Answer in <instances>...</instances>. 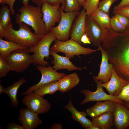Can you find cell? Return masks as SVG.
<instances>
[{"label":"cell","instance_id":"9c48e42d","mask_svg":"<svg viewBox=\"0 0 129 129\" xmlns=\"http://www.w3.org/2000/svg\"><path fill=\"white\" fill-rule=\"evenodd\" d=\"M22 101L27 108L39 114L47 113L51 107V104L47 100L34 91L24 96Z\"/></svg>","mask_w":129,"mask_h":129},{"label":"cell","instance_id":"484cf974","mask_svg":"<svg viewBox=\"0 0 129 129\" xmlns=\"http://www.w3.org/2000/svg\"><path fill=\"white\" fill-rule=\"evenodd\" d=\"M59 91L58 81H54L46 84L35 90L34 91L43 97L46 94L52 95Z\"/></svg>","mask_w":129,"mask_h":129},{"label":"cell","instance_id":"4316f807","mask_svg":"<svg viewBox=\"0 0 129 129\" xmlns=\"http://www.w3.org/2000/svg\"><path fill=\"white\" fill-rule=\"evenodd\" d=\"M11 12L9 7L2 5L0 9V24L4 28L6 27L11 22Z\"/></svg>","mask_w":129,"mask_h":129},{"label":"cell","instance_id":"d4e9b609","mask_svg":"<svg viewBox=\"0 0 129 129\" xmlns=\"http://www.w3.org/2000/svg\"><path fill=\"white\" fill-rule=\"evenodd\" d=\"M24 48H26L13 42L0 39V55L5 58L12 52Z\"/></svg>","mask_w":129,"mask_h":129},{"label":"cell","instance_id":"b9f144b4","mask_svg":"<svg viewBox=\"0 0 129 129\" xmlns=\"http://www.w3.org/2000/svg\"><path fill=\"white\" fill-rule=\"evenodd\" d=\"M5 31V28L0 24V39H2L4 37Z\"/></svg>","mask_w":129,"mask_h":129},{"label":"cell","instance_id":"bcb514c9","mask_svg":"<svg viewBox=\"0 0 129 129\" xmlns=\"http://www.w3.org/2000/svg\"><path fill=\"white\" fill-rule=\"evenodd\" d=\"M124 106L128 109H129V103L125 102Z\"/></svg>","mask_w":129,"mask_h":129},{"label":"cell","instance_id":"836d02e7","mask_svg":"<svg viewBox=\"0 0 129 129\" xmlns=\"http://www.w3.org/2000/svg\"><path fill=\"white\" fill-rule=\"evenodd\" d=\"M129 96V82L122 89L119 94L117 96L119 100L124 101Z\"/></svg>","mask_w":129,"mask_h":129},{"label":"cell","instance_id":"7a4b0ae2","mask_svg":"<svg viewBox=\"0 0 129 129\" xmlns=\"http://www.w3.org/2000/svg\"><path fill=\"white\" fill-rule=\"evenodd\" d=\"M19 11L20 13L15 16V22L17 24L24 23L31 27L34 33L38 35L43 36L48 33L41 8L28 4L23 5Z\"/></svg>","mask_w":129,"mask_h":129},{"label":"cell","instance_id":"e0dca14e","mask_svg":"<svg viewBox=\"0 0 129 129\" xmlns=\"http://www.w3.org/2000/svg\"><path fill=\"white\" fill-rule=\"evenodd\" d=\"M129 82V81L119 76L113 68L112 75L110 80L105 83L101 82V84L106 89L109 94L117 96L119 94L124 86Z\"/></svg>","mask_w":129,"mask_h":129},{"label":"cell","instance_id":"f546056e","mask_svg":"<svg viewBox=\"0 0 129 129\" xmlns=\"http://www.w3.org/2000/svg\"><path fill=\"white\" fill-rule=\"evenodd\" d=\"M111 28L113 31L118 32H124L128 29L121 22L115 15L111 18Z\"/></svg>","mask_w":129,"mask_h":129},{"label":"cell","instance_id":"c3c4849f","mask_svg":"<svg viewBox=\"0 0 129 129\" xmlns=\"http://www.w3.org/2000/svg\"><path fill=\"white\" fill-rule=\"evenodd\" d=\"M4 0H0V2L1 4L3 2Z\"/></svg>","mask_w":129,"mask_h":129},{"label":"cell","instance_id":"7dc6e473","mask_svg":"<svg viewBox=\"0 0 129 129\" xmlns=\"http://www.w3.org/2000/svg\"><path fill=\"white\" fill-rule=\"evenodd\" d=\"M124 101H125V102L129 103V96Z\"/></svg>","mask_w":129,"mask_h":129},{"label":"cell","instance_id":"44dd1931","mask_svg":"<svg viewBox=\"0 0 129 129\" xmlns=\"http://www.w3.org/2000/svg\"><path fill=\"white\" fill-rule=\"evenodd\" d=\"M80 78L75 72L66 75L58 81L59 91L64 93L70 90L77 85Z\"/></svg>","mask_w":129,"mask_h":129},{"label":"cell","instance_id":"ac0fdd59","mask_svg":"<svg viewBox=\"0 0 129 129\" xmlns=\"http://www.w3.org/2000/svg\"><path fill=\"white\" fill-rule=\"evenodd\" d=\"M50 54L53 57V60L52 61L53 64V69L57 71L65 69L70 71L74 70L81 71L84 68L77 67L73 64L67 56H62L54 51L50 49Z\"/></svg>","mask_w":129,"mask_h":129},{"label":"cell","instance_id":"277c9868","mask_svg":"<svg viewBox=\"0 0 129 129\" xmlns=\"http://www.w3.org/2000/svg\"><path fill=\"white\" fill-rule=\"evenodd\" d=\"M50 49L57 53H63L70 59L74 57L75 55L79 56L81 54L85 55L100 50L98 48L93 49L84 47L78 42L71 38L65 41L56 39Z\"/></svg>","mask_w":129,"mask_h":129},{"label":"cell","instance_id":"6da1fadb","mask_svg":"<svg viewBox=\"0 0 129 129\" xmlns=\"http://www.w3.org/2000/svg\"><path fill=\"white\" fill-rule=\"evenodd\" d=\"M101 44L118 76L129 81V28L122 32L108 29Z\"/></svg>","mask_w":129,"mask_h":129},{"label":"cell","instance_id":"603a6c76","mask_svg":"<svg viewBox=\"0 0 129 129\" xmlns=\"http://www.w3.org/2000/svg\"><path fill=\"white\" fill-rule=\"evenodd\" d=\"M26 80L23 77L21 78L17 81L6 88L5 93L9 97L11 105L14 108L17 107L19 103L17 98V93L19 88Z\"/></svg>","mask_w":129,"mask_h":129},{"label":"cell","instance_id":"52a82bcc","mask_svg":"<svg viewBox=\"0 0 129 129\" xmlns=\"http://www.w3.org/2000/svg\"><path fill=\"white\" fill-rule=\"evenodd\" d=\"M61 17L58 25L54 27L50 31L52 32L56 39L62 41L69 39L70 31L75 19L80 11L65 12L60 7Z\"/></svg>","mask_w":129,"mask_h":129},{"label":"cell","instance_id":"8992f818","mask_svg":"<svg viewBox=\"0 0 129 129\" xmlns=\"http://www.w3.org/2000/svg\"><path fill=\"white\" fill-rule=\"evenodd\" d=\"M28 48L14 50L6 58L11 70L18 73L22 72L31 64H34L32 56L30 55Z\"/></svg>","mask_w":129,"mask_h":129},{"label":"cell","instance_id":"ffe728a7","mask_svg":"<svg viewBox=\"0 0 129 129\" xmlns=\"http://www.w3.org/2000/svg\"><path fill=\"white\" fill-rule=\"evenodd\" d=\"M63 107L69 111L71 114V118L74 121L78 122L81 126L86 129L94 125L92 121L86 118L87 115L84 111H79L74 106L70 99L66 105Z\"/></svg>","mask_w":129,"mask_h":129},{"label":"cell","instance_id":"2e32d148","mask_svg":"<svg viewBox=\"0 0 129 129\" xmlns=\"http://www.w3.org/2000/svg\"><path fill=\"white\" fill-rule=\"evenodd\" d=\"M114 123L118 129L129 128V110L120 102H116L113 112Z\"/></svg>","mask_w":129,"mask_h":129},{"label":"cell","instance_id":"60d3db41","mask_svg":"<svg viewBox=\"0 0 129 129\" xmlns=\"http://www.w3.org/2000/svg\"><path fill=\"white\" fill-rule=\"evenodd\" d=\"M63 127L60 123H55L51 126L50 128L51 129H61Z\"/></svg>","mask_w":129,"mask_h":129},{"label":"cell","instance_id":"8d00e7d4","mask_svg":"<svg viewBox=\"0 0 129 129\" xmlns=\"http://www.w3.org/2000/svg\"><path fill=\"white\" fill-rule=\"evenodd\" d=\"M113 13L121 14L129 18V5L124 6L117 10L113 11Z\"/></svg>","mask_w":129,"mask_h":129},{"label":"cell","instance_id":"4dcf8cb0","mask_svg":"<svg viewBox=\"0 0 129 129\" xmlns=\"http://www.w3.org/2000/svg\"><path fill=\"white\" fill-rule=\"evenodd\" d=\"M10 70L6 58L0 55V78L5 76Z\"/></svg>","mask_w":129,"mask_h":129},{"label":"cell","instance_id":"3957f363","mask_svg":"<svg viewBox=\"0 0 129 129\" xmlns=\"http://www.w3.org/2000/svg\"><path fill=\"white\" fill-rule=\"evenodd\" d=\"M19 25V29L18 30L13 28L12 22L5 28L4 37L6 40L29 48L35 45L43 37L33 33L29 26L24 22L21 23Z\"/></svg>","mask_w":129,"mask_h":129},{"label":"cell","instance_id":"30bf717a","mask_svg":"<svg viewBox=\"0 0 129 129\" xmlns=\"http://www.w3.org/2000/svg\"><path fill=\"white\" fill-rule=\"evenodd\" d=\"M60 3L55 5L50 4L46 2L42 4L41 10L43 14V19L48 33L56 23H59L61 19Z\"/></svg>","mask_w":129,"mask_h":129},{"label":"cell","instance_id":"d6986e66","mask_svg":"<svg viewBox=\"0 0 129 129\" xmlns=\"http://www.w3.org/2000/svg\"><path fill=\"white\" fill-rule=\"evenodd\" d=\"M97 102L92 107L88 108L86 112L87 115L93 118L105 112H113L116 102L111 100Z\"/></svg>","mask_w":129,"mask_h":129},{"label":"cell","instance_id":"f35d334b","mask_svg":"<svg viewBox=\"0 0 129 129\" xmlns=\"http://www.w3.org/2000/svg\"><path fill=\"white\" fill-rule=\"evenodd\" d=\"M129 5V0H122L118 5L114 6L113 11H115L125 6Z\"/></svg>","mask_w":129,"mask_h":129},{"label":"cell","instance_id":"7bdbcfd3","mask_svg":"<svg viewBox=\"0 0 129 129\" xmlns=\"http://www.w3.org/2000/svg\"><path fill=\"white\" fill-rule=\"evenodd\" d=\"M5 89L6 88L3 87L0 84V95L2 94L5 92Z\"/></svg>","mask_w":129,"mask_h":129},{"label":"cell","instance_id":"cb8c5ba5","mask_svg":"<svg viewBox=\"0 0 129 129\" xmlns=\"http://www.w3.org/2000/svg\"><path fill=\"white\" fill-rule=\"evenodd\" d=\"M104 30L111 28V18L108 14L99 10L98 8L90 16Z\"/></svg>","mask_w":129,"mask_h":129},{"label":"cell","instance_id":"5b68a950","mask_svg":"<svg viewBox=\"0 0 129 129\" xmlns=\"http://www.w3.org/2000/svg\"><path fill=\"white\" fill-rule=\"evenodd\" d=\"M56 39L51 31L44 35L40 40L34 46L28 48L32 55L34 64L43 66H48L49 63L45 60L48 59L50 56V47L52 43Z\"/></svg>","mask_w":129,"mask_h":129},{"label":"cell","instance_id":"83f0119b","mask_svg":"<svg viewBox=\"0 0 129 129\" xmlns=\"http://www.w3.org/2000/svg\"><path fill=\"white\" fill-rule=\"evenodd\" d=\"M100 0H87L82 6L85 10L87 16H90L98 8Z\"/></svg>","mask_w":129,"mask_h":129},{"label":"cell","instance_id":"9a60e30c","mask_svg":"<svg viewBox=\"0 0 129 129\" xmlns=\"http://www.w3.org/2000/svg\"><path fill=\"white\" fill-rule=\"evenodd\" d=\"M87 15L84 9H82L76 17L72 24L70 37L81 45V38L86 33V21Z\"/></svg>","mask_w":129,"mask_h":129},{"label":"cell","instance_id":"5bb4252c","mask_svg":"<svg viewBox=\"0 0 129 129\" xmlns=\"http://www.w3.org/2000/svg\"><path fill=\"white\" fill-rule=\"evenodd\" d=\"M38 114L27 108H22L19 111L18 119L24 129H34L42 123Z\"/></svg>","mask_w":129,"mask_h":129},{"label":"cell","instance_id":"f6af8a7d","mask_svg":"<svg viewBox=\"0 0 129 129\" xmlns=\"http://www.w3.org/2000/svg\"><path fill=\"white\" fill-rule=\"evenodd\" d=\"M81 7L82 6L83 4L87 0H77Z\"/></svg>","mask_w":129,"mask_h":129},{"label":"cell","instance_id":"4fadbf2b","mask_svg":"<svg viewBox=\"0 0 129 129\" xmlns=\"http://www.w3.org/2000/svg\"><path fill=\"white\" fill-rule=\"evenodd\" d=\"M98 47L102 56L100 70L98 75L93 76V78L95 82L100 81L102 83H105L108 82L110 79L113 67L111 64L109 63L107 54L102 48L101 45H99Z\"/></svg>","mask_w":129,"mask_h":129},{"label":"cell","instance_id":"ba28073f","mask_svg":"<svg viewBox=\"0 0 129 129\" xmlns=\"http://www.w3.org/2000/svg\"><path fill=\"white\" fill-rule=\"evenodd\" d=\"M36 67L41 74L40 81L23 92L21 94V96H24L28 94L46 84L52 81H58L66 75L64 73L57 72L53 68V67L49 66L46 67L37 64Z\"/></svg>","mask_w":129,"mask_h":129},{"label":"cell","instance_id":"d590c367","mask_svg":"<svg viewBox=\"0 0 129 129\" xmlns=\"http://www.w3.org/2000/svg\"><path fill=\"white\" fill-rule=\"evenodd\" d=\"M115 15L124 26L129 28V18L121 14H116Z\"/></svg>","mask_w":129,"mask_h":129},{"label":"cell","instance_id":"ee69618b","mask_svg":"<svg viewBox=\"0 0 129 129\" xmlns=\"http://www.w3.org/2000/svg\"><path fill=\"white\" fill-rule=\"evenodd\" d=\"M87 129H100L98 126L93 125L89 127Z\"/></svg>","mask_w":129,"mask_h":129},{"label":"cell","instance_id":"1f68e13d","mask_svg":"<svg viewBox=\"0 0 129 129\" xmlns=\"http://www.w3.org/2000/svg\"><path fill=\"white\" fill-rule=\"evenodd\" d=\"M32 2L36 4L37 6L41 8L42 4L46 2L50 5H55L59 3L62 4L61 7L64 10L65 6V0H32Z\"/></svg>","mask_w":129,"mask_h":129},{"label":"cell","instance_id":"f1b7e54d","mask_svg":"<svg viewBox=\"0 0 129 129\" xmlns=\"http://www.w3.org/2000/svg\"><path fill=\"white\" fill-rule=\"evenodd\" d=\"M65 12L80 11L81 7L77 0H65Z\"/></svg>","mask_w":129,"mask_h":129},{"label":"cell","instance_id":"7c38bea8","mask_svg":"<svg viewBox=\"0 0 129 129\" xmlns=\"http://www.w3.org/2000/svg\"><path fill=\"white\" fill-rule=\"evenodd\" d=\"M107 30L103 29L90 16L87 15L86 21V33L93 45L98 46L101 45Z\"/></svg>","mask_w":129,"mask_h":129},{"label":"cell","instance_id":"e575fe53","mask_svg":"<svg viewBox=\"0 0 129 129\" xmlns=\"http://www.w3.org/2000/svg\"><path fill=\"white\" fill-rule=\"evenodd\" d=\"M16 0H4L3 3L1 4L3 5L5 4L9 5L10 9L11 14L14 15L15 14V11L14 9L13 5ZM22 0V3L23 5H27L28 4V2L30 0Z\"/></svg>","mask_w":129,"mask_h":129},{"label":"cell","instance_id":"8fae6325","mask_svg":"<svg viewBox=\"0 0 129 129\" xmlns=\"http://www.w3.org/2000/svg\"><path fill=\"white\" fill-rule=\"evenodd\" d=\"M101 82H96L97 89L95 91H92L86 89L81 90L80 92L85 97V98L80 103L83 105L87 103L92 101H102L106 100H111L120 102L122 104L124 103L122 101L119 100L117 96L110 95L105 92L103 87L101 84Z\"/></svg>","mask_w":129,"mask_h":129},{"label":"cell","instance_id":"ab89813d","mask_svg":"<svg viewBox=\"0 0 129 129\" xmlns=\"http://www.w3.org/2000/svg\"><path fill=\"white\" fill-rule=\"evenodd\" d=\"M81 41L82 43L85 44H91V42L86 33L81 37Z\"/></svg>","mask_w":129,"mask_h":129},{"label":"cell","instance_id":"74e56055","mask_svg":"<svg viewBox=\"0 0 129 129\" xmlns=\"http://www.w3.org/2000/svg\"><path fill=\"white\" fill-rule=\"evenodd\" d=\"M7 129H24L23 127L15 122H11L7 125Z\"/></svg>","mask_w":129,"mask_h":129},{"label":"cell","instance_id":"7402d4cb","mask_svg":"<svg viewBox=\"0 0 129 129\" xmlns=\"http://www.w3.org/2000/svg\"><path fill=\"white\" fill-rule=\"evenodd\" d=\"M113 112H105L92 118L93 124L100 129H109L112 126L114 122Z\"/></svg>","mask_w":129,"mask_h":129},{"label":"cell","instance_id":"d6a6232c","mask_svg":"<svg viewBox=\"0 0 129 129\" xmlns=\"http://www.w3.org/2000/svg\"><path fill=\"white\" fill-rule=\"evenodd\" d=\"M117 0H102L99 2L98 8L102 11L109 14L110 8L113 4Z\"/></svg>","mask_w":129,"mask_h":129}]
</instances>
